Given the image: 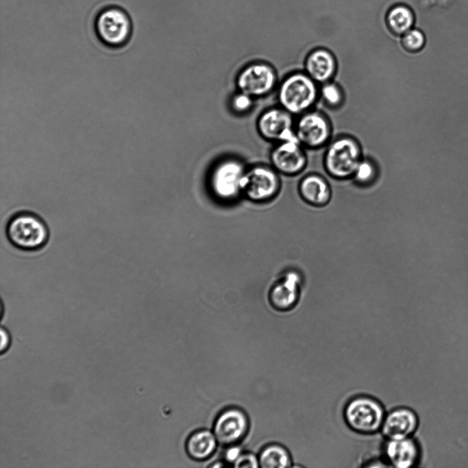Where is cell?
I'll use <instances>...</instances> for the list:
<instances>
[{"label": "cell", "mask_w": 468, "mask_h": 468, "mask_svg": "<svg viewBox=\"0 0 468 468\" xmlns=\"http://www.w3.org/2000/svg\"><path fill=\"white\" fill-rule=\"evenodd\" d=\"M8 241L22 251H35L43 248L49 240V230L43 219L29 211H19L5 223Z\"/></svg>", "instance_id": "1"}, {"label": "cell", "mask_w": 468, "mask_h": 468, "mask_svg": "<svg viewBox=\"0 0 468 468\" xmlns=\"http://www.w3.org/2000/svg\"><path fill=\"white\" fill-rule=\"evenodd\" d=\"M386 413L383 404L367 394L352 396L343 408V418L347 428L365 436L380 432Z\"/></svg>", "instance_id": "2"}, {"label": "cell", "mask_w": 468, "mask_h": 468, "mask_svg": "<svg viewBox=\"0 0 468 468\" xmlns=\"http://www.w3.org/2000/svg\"><path fill=\"white\" fill-rule=\"evenodd\" d=\"M90 23H92L93 32L98 40L108 48H122L132 38V20L128 14L119 7L103 8Z\"/></svg>", "instance_id": "3"}, {"label": "cell", "mask_w": 468, "mask_h": 468, "mask_svg": "<svg viewBox=\"0 0 468 468\" xmlns=\"http://www.w3.org/2000/svg\"><path fill=\"white\" fill-rule=\"evenodd\" d=\"M317 84L306 73L295 72L287 75L278 88L280 106L292 115L309 111L319 93Z\"/></svg>", "instance_id": "4"}, {"label": "cell", "mask_w": 468, "mask_h": 468, "mask_svg": "<svg viewBox=\"0 0 468 468\" xmlns=\"http://www.w3.org/2000/svg\"><path fill=\"white\" fill-rule=\"evenodd\" d=\"M247 168L233 157L219 161L209 177V186L214 196L223 201H231L243 193V179Z\"/></svg>", "instance_id": "5"}, {"label": "cell", "mask_w": 468, "mask_h": 468, "mask_svg": "<svg viewBox=\"0 0 468 468\" xmlns=\"http://www.w3.org/2000/svg\"><path fill=\"white\" fill-rule=\"evenodd\" d=\"M358 143L353 138L341 136L333 140L324 156V167L328 173L336 180L352 178L361 160Z\"/></svg>", "instance_id": "6"}, {"label": "cell", "mask_w": 468, "mask_h": 468, "mask_svg": "<svg viewBox=\"0 0 468 468\" xmlns=\"http://www.w3.org/2000/svg\"><path fill=\"white\" fill-rule=\"evenodd\" d=\"M278 82L274 68L265 62L249 64L238 73L236 86L238 91L253 98L267 95L275 88Z\"/></svg>", "instance_id": "7"}, {"label": "cell", "mask_w": 468, "mask_h": 468, "mask_svg": "<svg viewBox=\"0 0 468 468\" xmlns=\"http://www.w3.org/2000/svg\"><path fill=\"white\" fill-rule=\"evenodd\" d=\"M280 187L278 172L272 166L256 164L247 169L243 193L249 199L256 202L269 200L278 193Z\"/></svg>", "instance_id": "8"}, {"label": "cell", "mask_w": 468, "mask_h": 468, "mask_svg": "<svg viewBox=\"0 0 468 468\" xmlns=\"http://www.w3.org/2000/svg\"><path fill=\"white\" fill-rule=\"evenodd\" d=\"M292 116L280 106L263 111L256 122L258 134L267 140L277 143L297 139Z\"/></svg>", "instance_id": "9"}, {"label": "cell", "mask_w": 468, "mask_h": 468, "mask_svg": "<svg viewBox=\"0 0 468 468\" xmlns=\"http://www.w3.org/2000/svg\"><path fill=\"white\" fill-rule=\"evenodd\" d=\"M421 456L420 445L413 436L384 439L381 447V459L386 467H415Z\"/></svg>", "instance_id": "10"}, {"label": "cell", "mask_w": 468, "mask_h": 468, "mask_svg": "<svg viewBox=\"0 0 468 468\" xmlns=\"http://www.w3.org/2000/svg\"><path fill=\"white\" fill-rule=\"evenodd\" d=\"M295 132L302 146L317 149L328 142L331 127L323 114L308 111L300 115L295 125Z\"/></svg>", "instance_id": "11"}, {"label": "cell", "mask_w": 468, "mask_h": 468, "mask_svg": "<svg viewBox=\"0 0 468 468\" xmlns=\"http://www.w3.org/2000/svg\"><path fill=\"white\" fill-rule=\"evenodd\" d=\"M249 419L246 413L238 408L224 410L217 417L213 433L217 441L226 445L235 444L247 434Z\"/></svg>", "instance_id": "12"}, {"label": "cell", "mask_w": 468, "mask_h": 468, "mask_svg": "<svg viewBox=\"0 0 468 468\" xmlns=\"http://www.w3.org/2000/svg\"><path fill=\"white\" fill-rule=\"evenodd\" d=\"M270 162L278 173L295 175L306 165V156L297 139L278 143L270 153Z\"/></svg>", "instance_id": "13"}, {"label": "cell", "mask_w": 468, "mask_h": 468, "mask_svg": "<svg viewBox=\"0 0 468 468\" xmlns=\"http://www.w3.org/2000/svg\"><path fill=\"white\" fill-rule=\"evenodd\" d=\"M419 420L416 412L406 406H396L386 411L380 433L384 439L413 436Z\"/></svg>", "instance_id": "14"}, {"label": "cell", "mask_w": 468, "mask_h": 468, "mask_svg": "<svg viewBox=\"0 0 468 468\" xmlns=\"http://www.w3.org/2000/svg\"><path fill=\"white\" fill-rule=\"evenodd\" d=\"M302 284V277L295 270L286 271L271 288L269 301L275 309L288 311L295 308L299 302Z\"/></svg>", "instance_id": "15"}, {"label": "cell", "mask_w": 468, "mask_h": 468, "mask_svg": "<svg viewBox=\"0 0 468 468\" xmlns=\"http://www.w3.org/2000/svg\"><path fill=\"white\" fill-rule=\"evenodd\" d=\"M306 73L316 83L324 84L332 78L336 70L334 55L323 48L312 51L305 60Z\"/></svg>", "instance_id": "16"}, {"label": "cell", "mask_w": 468, "mask_h": 468, "mask_svg": "<svg viewBox=\"0 0 468 468\" xmlns=\"http://www.w3.org/2000/svg\"><path fill=\"white\" fill-rule=\"evenodd\" d=\"M298 191L306 202L315 206L327 204L332 196L330 183L323 176L315 173L308 174L301 180Z\"/></svg>", "instance_id": "17"}, {"label": "cell", "mask_w": 468, "mask_h": 468, "mask_svg": "<svg viewBox=\"0 0 468 468\" xmlns=\"http://www.w3.org/2000/svg\"><path fill=\"white\" fill-rule=\"evenodd\" d=\"M217 442L214 434L210 430H197L187 439L186 452L195 460H205L214 453Z\"/></svg>", "instance_id": "18"}, {"label": "cell", "mask_w": 468, "mask_h": 468, "mask_svg": "<svg viewBox=\"0 0 468 468\" xmlns=\"http://www.w3.org/2000/svg\"><path fill=\"white\" fill-rule=\"evenodd\" d=\"M258 461L262 468H286L292 466L293 458L285 446L273 443L262 449Z\"/></svg>", "instance_id": "19"}, {"label": "cell", "mask_w": 468, "mask_h": 468, "mask_svg": "<svg viewBox=\"0 0 468 468\" xmlns=\"http://www.w3.org/2000/svg\"><path fill=\"white\" fill-rule=\"evenodd\" d=\"M386 21L392 33L403 35L412 28L415 15L409 7L404 5H396L387 12Z\"/></svg>", "instance_id": "20"}, {"label": "cell", "mask_w": 468, "mask_h": 468, "mask_svg": "<svg viewBox=\"0 0 468 468\" xmlns=\"http://www.w3.org/2000/svg\"><path fill=\"white\" fill-rule=\"evenodd\" d=\"M377 176V170L373 163L367 159H361L352 176L353 181L360 186L371 184Z\"/></svg>", "instance_id": "21"}, {"label": "cell", "mask_w": 468, "mask_h": 468, "mask_svg": "<svg viewBox=\"0 0 468 468\" xmlns=\"http://www.w3.org/2000/svg\"><path fill=\"white\" fill-rule=\"evenodd\" d=\"M319 93L322 99L330 107H338L343 101L341 88L336 84L331 82L323 84Z\"/></svg>", "instance_id": "22"}, {"label": "cell", "mask_w": 468, "mask_h": 468, "mask_svg": "<svg viewBox=\"0 0 468 468\" xmlns=\"http://www.w3.org/2000/svg\"><path fill=\"white\" fill-rule=\"evenodd\" d=\"M425 34L419 29L412 28L402 35V45L409 51L421 50L426 44Z\"/></svg>", "instance_id": "23"}, {"label": "cell", "mask_w": 468, "mask_h": 468, "mask_svg": "<svg viewBox=\"0 0 468 468\" xmlns=\"http://www.w3.org/2000/svg\"><path fill=\"white\" fill-rule=\"evenodd\" d=\"M254 99L252 97L238 91L230 100L231 108L236 113L245 114L251 109Z\"/></svg>", "instance_id": "24"}, {"label": "cell", "mask_w": 468, "mask_h": 468, "mask_svg": "<svg viewBox=\"0 0 468 468\" xmlns=\"http://www.w3.org/2000/svg\"><path fill=\"white\" fill-rule=\"evenodd\" d=\"M259 466L258 457L251 453H243L234 463V467L237 468H256Z\"/></svg>", "instance_id": "25"}, {"label": "cell", "mask_w": 468, "mask_h": 468, "mask_svg": "<svg viewBox=\"0 0 468 468\" xmlns=\"http://www.w3.org/2000/svg\"><path fill=\"white\" fill-rule=\"evenodd\" d=\"M242 454L241 448L233 444L225 450L224 457L228 463L234 464Z\"/></svg>", "instance_id": "26"}, {"label": "cell", "mask_w": 468, "mask_h": 468, "mask_svg": "<svg viewBox=\"0 0 468 468\" xmlns=\"http://www.w3.org/2000/svg\"><path fill=\"white\" fill-rule=\"evenodd\" d=\"M10 336L8 330L1 327V352L5 353L10 345Z\"/></svg>", "instance_id": "27"}, {"label": "cell", "mask_w": 468, "mask_h": 468, "mask_svg": "<svg viewBox=\"0 0 468 468\" xmlns=\"http://www.w3.org/2000/svg\"><path fill=\"white\" fill-rule=\"evenodd\" d=\"M380 225H381V224H380ZM380 226H379V227H380ZM378 228H377V229H378ZM377 229H376V230H377ZM376 230H375V231H376ZM374 232H373V233H374Z\"/></svg>", "instance_id": "28"}]
</instances>
